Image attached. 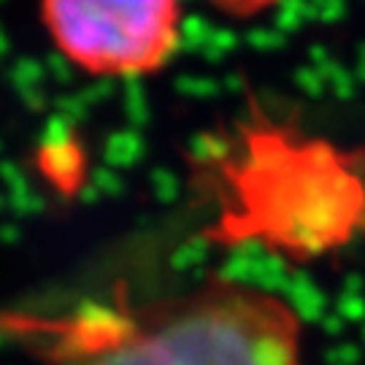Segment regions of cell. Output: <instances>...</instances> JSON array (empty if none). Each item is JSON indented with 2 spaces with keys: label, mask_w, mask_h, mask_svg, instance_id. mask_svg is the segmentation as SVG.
<instances>
[{
  "label": "cell",
  "mask_w": 365,
  "mask_h": 365,
  "mask_svg": "<svg viewBox=\"0 0 365 365\" xmlns=\"http://www.w3.org/2000/svg\"><path fill=\"white\" fill-rule=\"evenodd\" d=\"M43 365H303V322L271 289L211 276L133 306L27 319Z\"/></svg>",
  "instance_id": "6da1fadb"
},
{
  "label": "cell",
  "mask_w": 365,
  "mask_h": 365,
  "mask_svg": "<svg viewBox=\"0 0 365 365\" xmlns=\"http://www.w3.org/2000/svg\"><path fill=\"white\" fill-rule=\"evenodd\" d=\"M54 49L98 78H141L182 46V0H41Z\"/></svg>",
  "instance_id": "7a4b0ae2"
},
{
  "label": "cell",
  "mask_w": 365,
  "mask_h": 365,
  "mask_svg": "<svg viewBox=\"0 0 365 365\" xmlns=\"http://www.w3.org/2000/svg\"><path fill=\"white\" fill-rule=\"evenodd\" d=\"M211 6L222 11L225 16H233V19H255L262 14L274 11L276 6H282L284 0H209Z\"/></svg>",
  "instance_id": "3957f363"
}]
</instances>
